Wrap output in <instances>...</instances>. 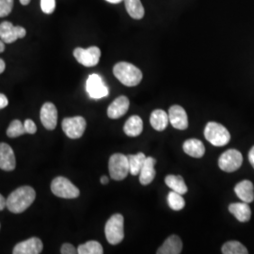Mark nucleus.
<instances>
[{"label": "nucleus", "mask_w": 254, "mask_h": 254, "mask_svg": "<svg viewBox=\"0 0 254 254\" xmlns=\"http://www.w3.org/2000/svg\"><path fill=\"white\" fill-rule=\"evenodd\" d=\"M36 192L31 187H21L12 191L7 198V208L11 213L20 214L26 211L35 200Z\"/></svg>", "instance_id": "f257e3e1"}, {"label": "nucleus", "mask_w": 254, "mask_h": 254, "mask_svg": "<svg viewBox=\"0 0 254 254\" xmlns=\"http://www.w3.org/2000/svg\"><path fill=\"white\" fill-rule=\"evenodd\" d=\"M113 73L119 81L127 87H135L142 80L141 71L133 64L121 62L113 68Z\"/></svg>", "instance_id": "f03ea898"}, {"label": "nucleus", "mask_w": 254, "mask_h": 254, "mask_svg": "<svg viewBox=\"0 0 254 254\" xmlns=\"http://www.w3.org/2000/svg\"><path fill=\"white\" fill-rule=\"evenodd\" d=\"M204 136L212 145L217 147L227 145L231 139V135L227 128L215 122H210L206 125Z\"/></svg>", "instance_id": "7ed1b4c3"}, {"label": "nucleus", "mask_w": 254, "mask_h": 254, "mask_svg": "<svg viewBox=\"0 0 254 254\" xmlns=\"http://www.w3.org/2000/svg\"><path fill=\"white\" fill-rule=\"evenodd\" d=\"M125 219L123 215L115 214L107 221L105 227V234L107 240L111 245H117L121 243L125 238L124 231Z\"/></svg>", "instance_id": "20e7f679"}, {"label": "nucleus", "mask_w": 254, "mask_h": 254, "mask_svg": "<svg viewBox=\"0 0 254 254\" xmlns=\"http://www.w3.org/2000/svg\"><path fill=\"white\" fill-rule=\"evenodd\" d=\"M51 190L57 197L75 199L80 195L79 190L69 179L59 176L51 183Z\"/></svg>", "instance_id": "39448f33"}, {"label": "nucleus", "mask_w": 254, "mask_h": 254, "mask_svg": "<svg viewBox=\"0 0 254 254\" xmlns=\"http://www.w3.org/2000/svg\"><path fill=\"white\" fill-rule=\"evenodd\" d=\"M109 170L110 177L115 181H122L130 173L127 155L123 154H112L109 158Z\"/></svg>", "instance_id": "423d86ee"}, {"label": "nucleus", "mask_w": 254, "mask_h": 254, "mask_svg": "<svg viewBox=\"0 0 254 254\" xmlns=\"http://www.w3.org/2000/svg\"><path fill=\"white\" fill-rule=\"evenodd\" d=\"M243 163L241 153L235 149H230L224 152L218 158V167L226 173H234L237 171Z\"/></svg>", "instance_id": "0eeeda50"}, {"label": "nucleus", "mask_w": 254, "mask_h": 254, "mask_svg": "<svg viewBox=\"0 0 254 254\" xmlns=\"http://www.w3.org/2000/svg\"><path fill=\"white\" fill-rule=\"evenodd\" d=\"M75 60L85 67H93L100 61L101 50L97 46H91L88 49L77 47L73 50Z\"/></svg>", "instance_id": "6e6552de"}, {"label": "nucleus", "mask_w": 254, "mask_h": 254, "mask_svg": "<svg viewBox=\"0 0 254 254\" xmlns=\"http://www.w3.org/2000/svg\"><path fill=\"white\" fill-rule=\"evenodd\" d=\"M62 126L66 136L72 139H76L83 136L87 123L81 116H76L73 118L64 119Z\"/></svg>", "instance_id": "1a4fd4ad"}, {"label": "nucleus", "mask_w": 254, "mask_h": 254, "mask_svg": "<svg viewBox=\"0 0 254 254\" xmlns=\"http://www.w3.org/2000/svg\"><path fill=\"white\" fill-rule=\"evenodd\" d=\"M86 89L92 99H101L109 95V88L105 85L100 75L96 73H92L89 76Z\"/></svg>", "instance_id": "9d476101"}, {"label": "nucleus", "mask_w": 254, "mask_h": 254, "mask_svg": "<svg viewBox=\"0 0 254 254\" xmlns=\"http://www.w3.org/2000/svg\"><path fill=\"white\" fill-rule=\"evenodd\" d=\"M27 31L23 27L13 26L10 22L5 21L0 24V40L5 44L14 43L17 39L26 36Z\"/></svg>", "instance_id": "9b49d317"}, {"label": "nucleus", "mask_w": 254, "mask_h": 254, "mask_svg": "<svg viewBox=\"0 0 254 254\" xmlns=\"http://www.w3.org/2000/svg\"><path fill=\"white\" fill-rule=\"evenodd\" d=\"M44 245L40 238L31 237L26 241L20 242L14 247L13 254H39L43 252Z\"/></svg>", "instance_id": "f8f14e48"}, {"label": "nucleus", "mask_w": 254, "mask_h": 254, "mask_svg": "<svg viewBox=\"0 0 254 254\" xmlns=\"http://www.w3.org/2000/svg\"><path fill=\"white\" fill-rule=\"evenodd\" d=\"M40 118L47 130H54L58 124V110L54 104L46 103L41 109Z\"/></svg>", "instance_id": "ddd939ff"}, {"label": "nucleus", "mask_w": 254, "mask_h": 254, "mask_svg": "<svg viewBox=\"0 0 254 254\" xmlns=\"http://www.w3.org/2000/svg\"><path fill=\"white\" fill-rule=\"evenodd\" d=\"M169 121L171 125L178 130H185L189 127V119L186 110L177 105L170 108Z\"/></svg>", "instance_id": "4468645a"}, {"label": "nucleus", "mask_w": 254, "mask_h": 254, "mask_svg": "<svg viewBox=\"0 0 254 254\" xmlns=\"http://www.w3.org/2000/svg\"><path fill=\"white\" fill-rule=\"evenodd\" d=\"M16 160L12 148L7 143H0V169L10 172L15 169Z\"/></svg>", "instance_id": "2eb2a0df"}, {"label": "nucleus", "mask_w": 254, "mask_h": 254, "mask_svg": "<svg viewBox=\"0 0 254 254\" xmlns=\"http://www.w3.org/2000/svg\"><path fill=\"white\" fill-rule=\"evenodd\" d=\"M130 102L127 96H120L111 103L108 109V116L110 119H119L123 117L129 109Z\"/></svg>", "instance_id": "dca6fc26"}, {"label": "nucleus", "mask_w": 254, "mask_h": 254, "mask_svg": "<svg viewBox=\"0 0 254 254\" xmlns=\"http://www.w3.org/2000/svg\"><path fill=\"white\" fill-rule=\"evenodd\" d=\"M183 250V243L180 237L177 236H171L168 237L163 245L158 248L157 254H180Z\"/></svg>", "instance_id": "f3484780"}, {"label": "nucleus", "mask_w": 254, "mask_h": 254, "mask_svg": "<svg viewBox=\"0 0 254 254\" xmlns=\"http://www.w3.org/2000/svg\"><path fill=\"white\" fill-rule=\"evenodd\" d=\"M237 197L247 203H251L254 200V184L249 180H244L238 183L235 188Z\"/></svg>", "instance_id": "a211bd4d"}, {"label": "nucleus", "mask_w": 254, "mask_h": 254, "mask_svg": "<svg viewBox=\"0 0 254 254\" xmlns=\"http://www.w3.org/2000/svg\"><path fill=\"white\" fill-rule=\"evenodd\" d=\"M155 163L156 160L153 157H146L144 165L139 173V182L142 186H147L154 181V177L156 175L154 169Z\"/></svg>", "instance_id": "6ab92c4d"}, {"label": "nucleus", "mask_w": 254, "mask_h": 254, "mask_svg": "<svg viewBox=\"0 0 254 254\" xmlns=\"http://www.w3.org/2000/svg\"><path fill=\"white\" fill-rule=\"evenodd\" d=\"M229 211L240 222H247L251 219V217H252L251 207H250L249 203L244 202V201L231 203L229 206Z\"/></svg>", "instance_id": "aec40b11"}, {"label": "nucleus", "mask_w": 254, "mask_h": 254, "mask_svg": "<svg viewBox=\"0 0 254 254\" xmlns=\"http://www.w3.org/2000/svg\"><path fill=\"white\" fill-rule=\"evenodd\" d=\"M184 152L194 158H200L204 155L205 147L203 143L196 138H190L183 144Z\"/></svg>", "instance_id": "412c9836"}, {"label": "nucleus", "mask_w": 254, "mask_h": 254, "mask_svg": "<svg viewBox=\"0 0 254 254\" xmlns=\"http://www.w3.org/2000/svg\"><path fill=\"white\" fill-rule=\"evenodd\" d=\"M143 130V122L137 115H133L128 119L124 127V131L128 136H139Z\"/></svg>", "instance_id": "4be33fe9"}, {"label": "nucleus", "mask_w": 254, "mask_h": 254, "mask_svg": "<svg viewBox=\"0 0 254 254\" xmlns=\"http://www.w3.org/2000/svg\"><path fill=\"white\" fill-rule=\"evenodd\" d=\"M169 115L162 109H155L150 117V124L154 130L163 131L169 125Z\"/></svg>", "instance_id": "5701e85b"}, {"label": "nucleus", "mask_w": 254, "mask_h": 254, "mask_svg": "<svg viewBox=\"0 0 254 254\" xmlns=\"http://www.w3.org/2000/svg\"><path fill=\"white\" fill-rule=\"evenodd\" d=\"M126 4V9L128 14L133 19L139 20L143 18L145 14V9L141 4L140 0H124Z\"/></svg>", "instance_id": "b1692460"}, {"label": "nucleus", "mask_w": 254, "mask_h": 254, "mask_svg": "<svg viewBox=\"0 0 254 254\" xmlns=\"http://www.w3.org/2000/svg\"><path fill=\"white\" fill-rule=\"evenodd\" d=\"M166 185L173 191L179 194H186L188 192V187L180 175H167L165 178Z\"/></svg>", "instance_id": "393cba45"}, {"label": "nucleus", "mask_w": 254, "mask_h": 254, "mask_svg": "<svg viewBox=\"0 0 254 254\" xmlns=\"http://www.w3.org/2000/svg\"><path fill=\"white\" fill-rule=\"evenodd\" d=\"M129 169L131 175H139V173L145 162L146 155L143 153H138L136 154H129L127 155Z\"/></svg>", "instance_id": "a878e982"}, {"label": "nucleus", "mask_w": 254, "mask_h": 254, "mask_svg": "<svg viewBox=\"0 0 254 254\" xmlns=\"http://www.w3.org/2000/svg\"><path fill=\"white\" fill-rule=\"evenodd\" d=\"M77 254H103V247L97 241H88L77 248Z\"/></svg>", "instance_id": "bb28decb"}, {"label": "nucleus", "mask_w": 254, "mask_h": 254, "mask_svg": "<svg viewBox=\"0 0 254 254\" xmlns=\"http://www.w3.org/2000/svg\"><path fill=\"white\" fill-rule=\"evenodd\" d=\"M221 252L223 254H248L249 252L245 246L238 241H229L222 246Z\"/></svg>", "instance_id": "cd10ccee"}, {"label": "nucleus", "mask_w": 254, "mask_h": 254, "mask_svg": "<svg viewBox=\"0 0 254 254\" xmlns=\"http://www.w3.org/2000/svg\"><path fill=\"white\" fill-rule=\"evenodd\" d=\"M167 200H168L169 206L174 211H181L182 209H184L186 205V201L183 198V195L175 192V191H171L168 194Z\"/></svg>", "instance_id": "c85d7f7f"}, {"label": "nucleus", "mask_w": 254, "mask_h": 254, "mask_svg": "<svg viewBox=\"0 0 254 254\" xmlns=\"http://www.w3.org/2000/svg\"><path fill=\"white\" fill-rule=\"evenodd\" d=\"M26 133L27 132L24 127V124H22L19 120L12 121L7 129V136L9 137H17Z\"/></svg>", "instance_id": "c756f323"}, {"label": "nucleus", "mask_w": 254, "mask_h": 254, "mask_svg": "<svg viewBox=\"0 0 254 254\" xmlns=\"http://www.w3.org/2000/svg\"><path fill=\"white\" fill-rule=\"evenodd\" d=\"M13 0H0V17L9 15L12 10Z\"/></svg>", "instance_id": "7c9ffc66"}, {"label": "nucleus", "mask_w": 254, "mask_h": 254, "mask_svg": "<svg viewBox=\"0 0 254 254\" xmlns=\"http://www.w3.org/2000/svg\"><path fill=\"white\" fill-rule=\"evenodd\" d=\"M41 9L46 14L53 13L56 9V0H41Z\"/></svg>", "instance_id": "2f4dec72"}, {"label": "nucleus", "mask_w": 254, "mask_h": 254, "mask_svg": "<svg viewBox=\"0 0 254 254\" xmlns=\"http://www.w3.org/2000/svg\"><path fill=\"white\" fill-rule=\"evenodd\" d=\"M24 127L26 129V132L28 134H35L37 131V127L35 123L32 120L27 119L24 123Z\"/></svg>", "instance_id": "473e14b6"}, {"label": "nucleus", "mask_w": 254, "mask_h": 254, "mask_svg": "<svg viewBox=\"0 0 254 254\" xmlns=\"http://www.w3.org/2000/svg\"><path fill=\"white\" fill-rule=\"evenodd\" d=\"M61 253L63 254H77V250L70 243H65L61 249Z\"/></svg>", "instance_id": "72a5a7b5"}, {"label": "nucleus", "mask_w": 254, "mask_h": 254, "mask_svg": "<svg viewBox=\"0 0 254 254\" xmlns=\"http://www.w3.org/2000/svg\"><path fill=\"white\" fill-rule=\"evenodd\" d=\"M8 105H9L8 98L3 93H0V109L6 108Z\"/></svg>", "instance_id": "f704fd0d"}, {"label": "nucleus", "mask_w": 254, "mask_h": 254, "mask_svg": "<svg viewBox=\"0 0 254 254\" xmlns=\"http://www.w3.org/2000/svg\"><path fill=\"white\" fill-rule=\"evenodd\" d=\"M7 206V200L0 194V211Z\"/></svg>", "instance_id": "c9c22d12"}, {"label": "nucleus", "mask_w": 254, "mask_h": 254, "mask_svg": "<svg viewBox=\"0 0 254 254\" xmlns=\"http://www.w3.org/2000/svg\"><path fill=\"white\" fill-rule=\"evenodd\" d=\"M249 160H250V163L252 164V166L254 167V146L251 149V151L249 153Z\"/></svg>", "instance_id": "e433bc0d"}, {"label": "nucleus", "mask_w": 254, "mask_h": 254, "mask_svg": "<svg viewBox=\"0 0 254 254\" xmlns=\"http://www.w3.org/2000/svg\"><path fill=\"white\" fill-rule=\"evenodd\" d=\"M5 68H6V64L3 60L0 59V73H2L5 71Z\"/></svg>", "instance_id": "4c0bfd02"}, {"label": "nucleus", "mask_w": 254, "mask_h": 254, "mask_svg": "<svg viewBox=\"0 0 254 254\" xmlns=\"http://www.w3.org/2000/svg\"><path fill=\"white\" fill-rule=\"evenodd\" d=\"M101 183H102L103 185H107V184L109 183V177H107V176H102V177H101Z\"/></svg>", "instance_id": "58836bf2"}, {"label": "nucleus", "mask_w": 254, "mask_h": 254, "mask_svg": "<svg viewBox=\"0 0 254 254\" xmlns=\"http://www.w3.org/2000/svg\"><path fill=\"white\" fill-rule=\"evenodd\" d=\"M4 50H5V43L2 40H0V53H2Z\"/></svg>", "instance_id": "ea45409f"}, {"label": "nucleus", "mask_w": 254, "mask_h": 254, "mask_svg": "<svg viewBox=\"0 0 254 254\" xmlns=\"http://www.w3.org/2000/svg\"><path fill=\"white\" fill-rule=\"evenodd\" d=\"M30 1H31V0H20V3H21L22 5H24V6H27V5H28V4L30 3Z\"/></svg>", "instance_id": "a19ab883"}, {"label": "nucleus", "mask_w": 254, "mask_h": 254, "mask_svg": "<svg viewBox=\"0 0 254 254\" xmlns=\"http://www.w3.org/2000/svg\"><path fill=\"white\" fill-rule=\"evenodd\" d=\"M106 1H108L109 3H112V4H118L120 2H122L123 0H106Z\"/></svg>", "instance_id": "79ce46f5"}]
</instances>
